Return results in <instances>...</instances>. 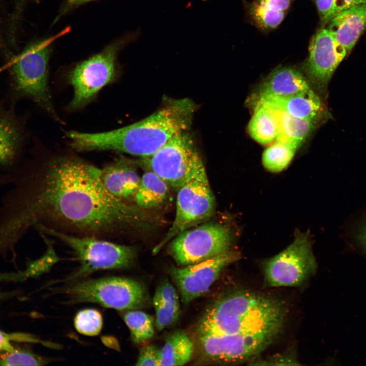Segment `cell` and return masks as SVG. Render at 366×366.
I'll use <instances>...</instances> for the list:
<instances>
[{"mask_svg":"<svg viewBox=\"0 0 366 366\" xmlns=\"http://www.w3.org/2000/svg\"><path fill=\"white\" fill-rule=\"evenodd\" d=\"M100 174V169L76 158L54 160L38 191L10 216V225L23 232L44 217L90 234L145 227L150 220L148 211L112 196Z\"/></svg>","mask_w":366,"mask_h":366,"instance_id":"6da1fadb","label":"cell"},{"mask_svg":"<svg viewBox=\"0 0 366 366\" xmlns=\"http://www.w3.org/2000/svg\"><path fill=\"white\" fill-rule=\"evenodd\" d=\"M287 310L280 299L238 290L226 294L205 311L198 334L227 336L240 341L255 358L281 333Z\"/></svg>","mask_w":366,"mask_h":366,"instance_id":"7a4b0ae2","label":"cell"},{"mask_svg":"<svg viewBox=\"0 0 366 366\" xmlns=\"http://www.w3.org/2000/svg\"><path fill=\"white\" fill-rule=\"evenodd\" d=\"M197 105L188 98L166 102L159 110L130 125L108 132H67L77 151L115 150L141 158L149 157L192 125Z\"/></svg>","mask_w":366,"mask_h":366,"instance_id":"3957f363","label":"cell"},{"mask_svg":"<svg viewBox=\"0 0 366 366\" xmlns=\"http://www.w3.org/2000/svg\"><path fill=\"white\" fill-rule=\"evenodd\" d=\"M66 32L28 43L12 59L10 69L16 97L31 99L59 122L48 86V63L53 42Z\"/></svg>","mask_w":366,"mask_h":366,"instance_id":"277c9868","label":"cell"},{"mask_svg":"<svg viewBox=\"0 0 366 366\" xmlns=\"http://www.w3.org/2000/svg\"><path fill=\"white\" fill-rule=\"evenodd\" d=\"M130 34L115 41L101 52L81 62L69 73L68 81L73 86L74 95L68 109H80L88 104L105 85L117 78V57L126 45L137 37Z\"/></svg>","mask_w":366,"mask_h":366,"instance_id":"5b68a950","label":"cell"},{"mask_svg":"<svg viewBox=\"0 0 366 366\" xmlns=\"http://www.w3.org/2000/svg\"><path fill=\"white\" fill-rule=\"evenodd\" d=\"M43 232L68 245L80 262V267L69 279H77L95 271L130 267L136 257V249L88 236H76L38 223Z\"/></svg>","mask_w":366,"mask_h":366,"instance_id":"8992f818","label":"cell"},{"mask_svg":"<svg viewBox=\"0 0 366 366\" xmlns=\"http://www.w3.org/2000/svg\"><path fill=\"white\" fill-rule=\"evenodd\" d=\"M177 191L175 218L164 237L154 248V253L182 231L206 222L215 211V198L203 163Z\"/></svg>","mask_w":366,"mask_h":366,"instance_id":"52a82bcc","label":"cell"},{"mask_svg":"<svg viewBox=\"0 0 366 366\" xmlns=\"http://www.w3.org/2000/svg\"><path fill=\"white\" fill-rule=\"evenodd\" d=\"M72 303L94 302L118 310H132L146 305L148 296L139 281L125 277H106L78 282L67 288Z\"/></svg>","mask_w":366,"mask_h":366,"instance_id":"ba28073f","label":"cell"},{"mask_svg":"<svg viewBox=\"0 0 366 366\" xmlns=\"http://www.w3.org/2000/svg\"><path fill=\"white\" fill-rule=\"evenodd\" d=\"M134 162L137 166L156 173L176 191L203 163L187 131L174 136L152 155Z\"/></svg>","mask_w":366,"mask_h":366,"instance_id":"9c48e42d","label":"cell"},{"mask_svg":"<svg viewBox=\"0 0 366 366\" xmlns=\"http://www.w3.org/2000/svg\"><path fill=\"white\" fill-rule=\"evenodd\" d=\"M232 240L227 226L204 222L175 236L167 243V252L177 264L186 266L229 251Z\"/></svg>","mask_w":366,"mask_h":366,"instance_id":"30bf717a","label":"cell"},{"mask_svg":"<svg viewBox=\"0 0 366 366\" xmlns=\"http://www.w3.org/2000/svg\"><path fill=\"white\" fill-rule=\"evenodd\" d=\"M317 270L308 232H296L293 241L263 264L264 282L269 287H297Z\"/></svg>","mask_w":366,"mask_h":366,"instance_id":"8fae6325","label":"cell"},{"mask_svg":"<svg viewBox=\"0 0 366 366\" xmlns=\"http://www.w3.org/2000/svg\"><path fill=\"white\" fill-rule=\"evenodd\" d=\"M238 256L229 250L196 263L171 269V277L180 292L181 301L188 304L207 292L224 268Z\"/></svg>","mask_w":366,"mask_h":366,"instance_id":"7c38bea8","label":"cell"},{"mask_svg":"<svg viewBox=\"0 0 366 366\" xmlns=\"http://www.w3.org/2000/svg\"><path fill=\"white\" fill-rule=\"evenodd\" d=\"M347 54L345 47L327 28L319 30L309 46L308 69L313 80L325 86Z\"/></svg>","mask_w":366,"mask_h":366,"instance_id":"4fadbf2b","label":"cell"},{"mask_svg":"<svg viewBox=\"0 0 366 366\" xmlns=\"http://www.w3.org/2000/svg\"><path fill=\"white\" fill-rule=\"evenodd\" d=\"M134 160L121 157L101 169V179L106 190L116 198L133 202L141 177Z\"/></svg>","mask_w":366,"mask_h":366,"instance_id":"5bb4252c","label":"cell"},{"mask_svg":"<svg viewBox=\"0 0 366 366\" xmlns=\"http://www.w3.org/2000/svg\"><path fill=\"white\" fill-rule=\"evenodd\" d=\"M327 23V29L350 53L366 29V4L354 6L338 14Z\"/></svg>","mask_w":366,"mask_h":366,"instance_id":"9a60e30c","label":"cell"},{"mask_svg":"<svg viewBox=\"0 0 366 366\" xmlns=\"http://www.w3.org/2000/svg\"><path fill=\"white\" fill-rule=\"evenodd\" d=\"M310 88L298 71L284 68L274 71L262 85L259 100L284 99Z\"/></svg>","mask_w":366,"mask_h":366,"instance_id":"2e32d148","label":"cell"},{"mask_svg":"<svg viewBox=\"0 0 366 366\" xmlns=\"http://www.w3.org/2000/svg\"><path fill=\"white\" fill-rule=\"evenodd\" d=\"M20 121L9 110L0 109V164L9 165L16 159L24 142Z\"/></svg>","mask_w":366,"mask_h":366,"instance_id":"e0dca14e","label":"cell"},{"mask_svg":"<svg viewBox=\"0 0 366 366\" xmlns=\"http://www.w3.org/2000/svg\"><path fill=\"white\" fill-rule=\"evenodd\" d=\"M257 104L266 107L276 119L278 130L276 141L291 143L299 147L313 129L314 121L295 117L265 102H258Z\"/></svg>","mask_w":366,"mask_h":366,"instance_id":"ac0fdd59","label":"cell"},{"mask_svg":"<svg viewBox=\"0 0 366 366\" xmlns=\"http://www.w3.org/2000/svg\"><path fill=\"white\" fill-rule=\"evenodd\" d=\"M271 104L296 118L314 121L321 111V103L311 88L280 99L259 100Z\"/></svg>","mask_w":366,"mask_h":366,"instance_id":"d6986e66","label":"cell"},{"mask_svg":"<svg viewBox=\"0 0 366 366\" xmlns=\"http://www.w3.org/2000/svg\"><path fill=\"white\" fill-rule=\"evenodd\" d=\"M155 310V326L162 330L174 324L180 314L178 293L170 282L165 280L158 286L153 297Z\"/></svg>","mask_w":366,"mask_h":366,"instance_id":"ffe728a7","label":"cell"},{"mask_svg":"<svg viewBox=\"0 0 366 366\" xmlns=\"http://www.w3.org/2000/svg\"><path fill=\"white\" fill-rule=\"evenodd\" d=\"M169 186L160 177L150 170H146L133 199V203L146 210L158 208L166 201Z\"/></svg>","mask_w":366,"mask_h":366,"instance_id":"44dd1931","label":"cell"},{"mask_svg":"<svg viewBox=\"0 0 366 366\" xmlns=\"http://www.w3.org/2000/svg\"><path fill=\"white\" fill-rule=\"evenodd\" d=\"M193 351V342L187 333L175 331L167 338L159 349V366L185 365L191 359Z\"/></svg>","mask_w":366,"mask_h":366,"instance_id":"7402d4cb","label":"cell"},{"mask_svg":"<svg viewBox=\"0 0 366 366\" xmlns=\"http://www.w3.org/2000/svg\"><path fill=\"white\" fill-rule=\"evenodd\" d=\"M248 130L251 137L257 142L266 145L275 142L278 135L276 119L265 106L257 104L250 120Z\"/></svg>","mask_w":366,"mask_h":366,"instance_id":"603a6c76","label":"cell"},{"mask_svg":"<svg viewBox=\"0 0 366 366\" xmlns=\"http://www.w3.org/2000/svg\"><path fill=\"white\" fill-rule=\"evenodd\" d=\"M298 148L291 143L275 141L263 153L262 162L263 166L272 173L281 172L289 164Z\"/></svg>","mask_w":366,"mask_h":366,"instance_id":"cb8c5ba5","label":"cell"},{"mask_svg":"<svg viewBox=\"0 0 366 366\" xmlns=\"http://www.w3.org/2000/svg\"><path fill=\"white\" fill-rule=\"evenodd\" d=\"M123 318L135 343L140 344L153 337L154 320L149 315L141 311L132 310L125 314Z\"/></svg>","mask_w":366,"mask_h":366,"instance_id":"d4e9b609","label":"cell"},{"mask_svg":"<svg viewBox=\"0 0 366 366\" xmlns=\"http://www.w3.org/2000/svg\"><path fill=\"white\" fill-rule=\"evenodd\" d=\"M74 323L76 330L80 333L94 336L100 332L103 320L102 315L98 311L87 309L77 313Z\"/></svg>","mask_w":366,"mask_h":366,"instance_id":"484cf974","label":"cell"},{"mask_svg":"<svg viewBox=\"0 0 366 366\" xmlns=\"http://www.w3.org/2000/svg\"><path fill=\"white\" fill-rule=\"evenodd\" d=\"M45 363L44 359L25 350L15 349L0 356L1 365H40Z\"/></svg>","mask_w":366,"mask_h":366,"instance_id":"4316f807","label":"cell"},{"mask_svg":"<svg viewBox=\"0 0 366 366\" xmlns=\"http://www.w3.org/2000/svg\"><path fill=\"white\" fill-rule=\"evenodd\" d=\"M253 18L262 27L273 28L278 26L283 21L285 12L276 11L261 5L257 2L254 4L252 9Z\"/></svg>","mask_w":366,"mask_h":366,"instance_id":"83f0119b","label":"cell"},{"mask_svg":"<svg viewBox=\"0 0 366 366\" xmlns=\"http://www.w3.org/2000/svg\"><path fill=\"white\" fill-rule=\"evenodd\" d=\"M33 0H14V5L7 29V39L9 44L15 46L24 8Z\"/></svg>","mask_w":366,"mask_h":366,"instance_id":"f1b7e54d","label":"cell"},{"mask_svg":"<svg viewBox=\"0 0 366 366\" xmlns=\"http://www.w3.org/2000/svg\"><path fill=\"white\" fill-rule=\"evenodd\" d=\"M352 236V248L366 259V213L355 224Z\"/></svg>","mask_w":366,"mask_h":366,"instance_id":"f546056e","label":"cell"},{"mask_svg":"<svg viewBox=\"0 0 366 366\" xmlns=\"http://www.w3.org/2000/svg\"><path fill=\"white\" fill-rule=\"evenodd\" d=\"M12 341L23 342L40 343L41 341L33 335L23 333H7L0 330V352L14 351L11 343Z\"/></svg>","mask_w":366,"mask_h":366,"instance_id":"4dcf8cb0","label":"cell"},{"mask_svg":"<svg viewBox=\"0 0 366 366\" xmlns=\"http://www.w3.org/2000/svg\"><path fill=\"white\" fill-rule=\"evenodd\" d=\"M159 349L154 345L143 347L139 353L135 365L159 366Z\"/></svg>","mask_w":366,"mask_h":366,"instance_id":"1f68e13d","label":"cell"},{"mask_svg":"<svg viewBox=\"0 0 366 366\" xmlns=\"http://www.w3.org/2000/svg\"><path fill=\"white\" fill-rule=\"evenodd\" d=\"M364 4H366V0H333L329 20L343 11L354 6Z\"/></svg>","mask_w":366,"mask_h":366,"instance_id":"d6a6232c","label":"cell"},{"mask_svg":"<svg viewBox=\"0 0 366 366\" xmlns=\"http://www.w3.org/2000/svg\"><path fill=\"white\" fill-rule=\"evenodd\" d=\"M316 4L321 21L327 23L329 20L333 0H313Z\"/></svg>","mask_w":366,"mask_h":366,"instance_id":"836d02e7","label":"cell"},{"mask_svg":"<svg viewBox=\"0 0 366 366\" xmlns=\"http://www.w3.org/2000/svg\"><path fill=\"white\" fill-rule=\"evenodd\" d=\"M95 0H64L58 14L54 20L56 22L61 17L67 14L75 8L88 2Z\"/></svg>","mask_w":366,"mask_h":366,"instance_id":"e575fe53","label":"cell"},{"mask_svg":"<svg viewBox=\"0 0 366 366\" xmlns=\"http://www.w3.org/2000/svg\"><path fill=\"white\" fill-rule=\"evenodd\" d=\"M291 0H259V4L270 9L284 11L289 8Z\"/></svg>","mask_w":366,"mask_h":366,"instance_id":"d590c367","label":"cell"},{"mask_svg":"<svg viewBox=\"0 0 366 366\" xmlns=\"http://www.w3.org/2000/svg\"><path fill=\"white\" fill-rule=\"evenodd\" d=\"M12 295V294L10 293H5L0 292V300L3 299L5 298L8 297L9 296Z\"/></svg>","mask_w":366,"mask_h":366,"instance_id":"8d00e7d4","label":"cell"}]
</instances>
